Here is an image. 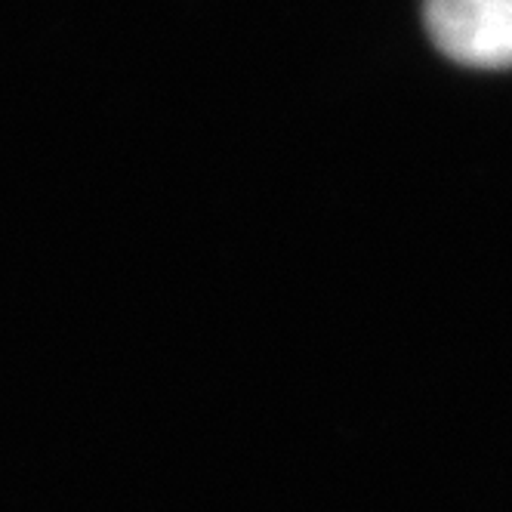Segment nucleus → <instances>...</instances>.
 Returning a JSON list of instances; mask_svg holds the SVG:
<instances>
[{"label":"nucleus","instance_id":"1","mask_svg":"<svg viewBox=\"0 0 512 512\" xmlns=\"http://www.w3.org/2000/svg\"><path fill=\"white\" fill-rule=\"evenodd\" d=\"M435 47L472 68H512V0H426Z\"/></svg>","mask_w":512,"mask_h":512}]
</instances>
